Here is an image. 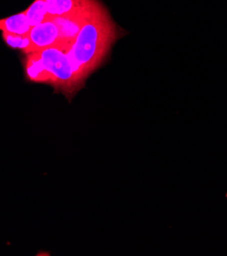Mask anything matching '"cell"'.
I'll return each instance as SVG.
<instances>
[{
	"mask_svg": "<svg viewBox=\"0 0 227 256\" xmlns=\"http://www.w3.org/2000/svg\"><path fill=\"white\" fill-rule=\"evenodd\" d=\"M71 47V45H58L45 48L38 52L49 74L50 84L57 90L73 95L78 89L76 87L73 68L67 54Z\"/></svg>",
	"mask_w": 227,
	"mask_h": 256,
	"instance_id": "2",
	"label": "cell"
},
{
	"mask_svg": "<svg viewBox=\"0 0 227 256\" xmlns=\"http://www.w3.org/2000/svg\"><path fill=\"white\" fill-rule=\"evenodd\" d=\"M35 50L40 51L59 44V28L53 20H48L32 27L28 34Z\"/></svg>",
	"mask_w": 227,
	"mask_h": 256,
	"instance_id": "4",
	"label": "cell"
},
{
	"mask_svg": "<svg viewBox=\"0 0 227 256\" xmlns=\"http://www.w3.org/2000/svg\"><path fill=\"white\" fill-rule=\"evenodd\" d=\"M25 70H26V76L29 81L50 84L49 74L44 68L38 51L27 54L26 62H25Z\"/></svg>",
	"mask_w": 227,
	"mask_h": 256,
	"instance_id": "5",
	"label": "cell"
},
{
	"mask_svg": "<svg viewBox=\"0 0 227 256\" xmlns=\"http://www.w3.org/2000/svg\"><path fill=\"white\" fill-rule=\"evenodd\" d=\"M117 38L116 24L100 4L91 18L76 37L68 58L74 72L75 84L79 90L85 79L105 60Z\"/></svg>",
	"mask_w": 227,
	"mask_h": 256,
	"instance_id": "1",
	"label": "cell"
},
{
	"mask_svg": "<svg viewBox=\"0 0 227 256\" xmlns=\"http://www.w3.org/2000/svg\"><path fill=\"white\" fill-rule=\"evenodd\" d=\"M32 27L25 12L0 20V31L2 32L16 35H28Z\"/></svg>",
	"mask_w": 227,
	"mask_h": 256,
	"instance_id": "7",
	"label": "cell"
},
{
	"mask_svg": "<svg viewBox=\"0 0 227 256\" xmlns=\"http://www.w3.org/2000/svg\"><path fill=\"white\" fill-rule=\"evenodd\" d=\"M99 4L98 0H93L89 4L70 14L54 18L53 20L58 26L60 34L58 45H73L83 26L91 18Z\"/></svg>",
	"mask_w": 227,
	"mask_h": 256,
	"instance_id": "3",
	"label": "cell"
},
{
	"mask_svg": "<svg viewBox=\"0 0 227 256\" xmlns=\"http://www.w3.org/2000/svg\"><path fill=\"white\" fill-rule=\"evenodd\" d=\"M3 39L5 43L14 49H20L25 54L36 52L35 47L28 35H16L3 32Z\"/></svg>",
	"mask_w": 227,
	"mask_h": 256,
	"instance_id": "9",
	"label": "cell"
},
{
	"mask_svg": "<svg viewBox=\"0 0 227 256\" xmlns=\"http://www.w3.org/2000/svg\"><path fill=\"white\" fill-rule=\"evenodd\" d=\"M92 2L93 0H45V4L48 14L54 18L70 14Z\"/></svg>",
	"mask_w": 227,
	"mask_h": 256,
	"instance_id": "6",
	"label": "cell"
},
{
	"mask_svg": "<svg viewBox=\"0 0 227 256\" xmlns=\"http://www.w3.org/2000/svg\"><path fill=\"white\" fill-rule=\"evenodd\" d=\"M24 12L31 24V27H35V26L40 24L48 20H53L48 14L45 0H35V2Z\"/></svg>",
	"mask_w": 227,
	"mask_h": 256,
	"instance_id": "8",
	"label": "cell"
}]
</instances>
